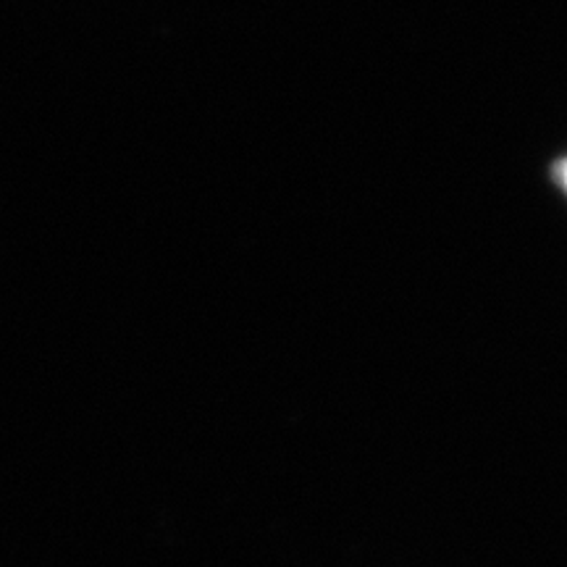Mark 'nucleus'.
<instances>
[{
  "mask_svg": "<svg viewBox=\"0 0 567 567\" xmlns=\"http://www.w3.org/2000/svg\"><path fill=\"white\" fill-rule=\"evenodd\" d=\"M563 182H565V187H567V163L563 166Z\"/></svg>",
  "mask_w": 567,
  "mask_h": 567,
  "instance_id": "f257e3e1",
  "label": "nucleus"
}]
</instances>
